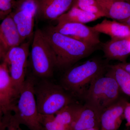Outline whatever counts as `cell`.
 I'll list each match as a JSON object with an SVG mask.
<instances>
[{
  "label": "cell",
  "instance_id": "31",
  "mask_svg": "<svg viewBox=\"0 0 130 130\" xmlns=\"http://www.w3.org/2000/svg\"><path fill=\"white\" fill-rule=\"evenodd\" d=\"M0 109H3V110H4V112H5V110H4V109H3V108L2 107L0 106Z\"/></svg>",
  "mask_w": 130,
  "mask_h": 130
},
{
  "label": "cell",
  "instance_id": "30",
  "mask_svg": "<svg viewBox=\"0 0 130 130\" xmlns=\"http://www.w3.org/2000/svg\"><path fill=\"white\" fill-rule=\"evenodd\" d=\"M85 130H101L100 129H96V128H91Z\"/></svg>",
  "mask_w": 130,
  "mask_h": 130
},
{
  "label": "cell",
  "instance_id": "24",
  "mask_svg": "<svg viewBox=\"0 0 130 130\" xmlns=\"http://www.w3.org/2000/svg\"><path fill=\"white\" fill-rule=\"evenodd\" d=\"M13 104L10 100L0 94V106L4 109L5 112L10 111Z\"/></svg>",
  "mask_w": 130,
  "mask_h": 130
},
{
  "label": "cell",
  "instance_id": "26",
  "mask_svg": "<svg viewBox=\"0 0 130 130\" xmlns=\"http://www.w3.org/2000/svg\"><path fill=\"white\" fill-rule=\"evenodd\" d=\"M118 64L130 73V63L124 62L119 63Z\"/></svg>",
  "mask_w": 130,
  "mask_h": 130
},
{
  "label": "cell",
  "instance_id": "1",
  "mask_svg": "<svg viewBox=\"0 0 130 130\" xmlns=\"http://www.w3.org/2000/svg\"><path fill=\"white\" fill-rule=\"evenodd\" d=\"M56 57V67L67 68L95 51L93 46L48 28L43 31Z\"/></svg>",
  "mask_w": 130,
  "mask_h": 130
},
{
  "label": "cell",
  "instance_id": "5",
  "mask_svg": "<svg viewBox=\"0 0 130 130\" xmlns=\"http://www.w3.org/2000/svg\"><path fill=\"white\" fill-rule=\"evenodd\" d=\"M32 40L30 55L33 74L42 79H46L53 75L56 67V57L41 30L36 29Z\"/></svg>",
  "mask_w": 130,
  "mask_h": 130
},
{
  "label": "cell",
  "instance_id": "3",
  "mask_svg": "<svg viewBox=\"0 0 130 130\" xmlns=\"http://www.w3.org/2000/svg\"><path fill=\"white\" fill-rule=\"evenodd\" d=\"M34 92L39 113L55 115L67 105L75 102L73 95L61 85L42 79L35 83Z\"/></svg>",
  "mask_w": 130,
  "mask_h": 130
},
{
  "label": "cell",
  "instance_id": "4",
  "mask_svg": "<svg viewBox=\"0 0 130 130\" xmlns=\"http://www.w3.org/2000/svg\"><path fill=\"white\" fill-rule=\"evenodd\" d=\"M108 66L97 59L90 60L71 68L61 79V86L72 94L81 97L84 87L94 79L103 76Z\"/></svg>",
  "mask_w": 130,
  "mask_h": 130
},
{
  "label": "cell",
  "instance_id": "14",
  "mask_svg": "<svg viewBox=\"0 0 130 130\" xmlns=\"http://www.w3.org/2000/svg\"><path fill=\"white\" fill-rule=\"evenodd\" d=\"M105 17L118 21L125 20L130 17V3L124 0H95Z\"/></svg>",
  "mask_w": 130,
  "mask_h": 130
},
{
  "label": "cell",
  "instance_id": "18",
  "mask_svg": "<svg viewBox=\"0 0 130 130\" xmlns=\"http://www.w3.org/2000/svg\"><path fill=\"white\" fill-rule=\"evenodd\" d=\"M0 94L13 103L19 96L13 86L7 66L4 63L0 64Z\"/></svg>",
  "mask_w": 130,
  "mask_h": 130
},
{
  "label": "cell",
  "instance_id": "32",
  "mask_svg": "<svg viewBox=\"0 0 130 130\" xmlns=\"http://www.w3.org/2000/svg\"><path fill=\"white\" fill-rule=\"evenodd\" d=\"M124 1H126L127 2L130 3V0H124Z\"/></svg>",
  "mask_w": 130,
  "mask_h": 130
},
{
  "label": "cell",
  "instance_id": "21",
  "mask_svg": "<svg viewBox=\"0 0 130 130\" xmlns=\"http://www.w3.org/2000/svg\"><path fill=\"white\" fill-rule=\"evenodd\" d=\"M39 119L40 123L45 130H70L58 122L55 115H46L39 113Z\"/></svg>",
  "mask_w": 130,
  "mask_h": 130
},
{
  "label": "cell",
  "instance_id": "22",
  "mask_svg": "<svg viewBox=\"0 0 130 130\" xmlns=\"http://www.w3.org/2000/svg\"><path fill=\"white\" fill-rule=\"evenodd\" d=\"M11 111L4 113L0 124V130H23Z\"/></svg>",
  "mask_w": 130,
  "mask_h": 130
},
{
  "label": "cell",
  "instance_id": "16",
  "mask_svg": "<svg viewBox=\"0 0 130 130\" xmlns=\"http://www.w3.org/2000/svg\"><path fill=\"white\" fill-rule=\"evenodd\" d=\"M94 31L108 35L111 39H121L130 37V28L116 20L105 19L91 27Z\"/></svg>",
  "mask_w": 130,
  "mask_h": 130
},
{
  "label": "cell",
  "instance_id": "8",
  "mask_svg": "<svg viewBox=\"0 0 130 130\" xmlns=\"http://www.w3.org/2000/svg\"><path fill=\"white\" fill-rule=\"evenodd\" d=\"M50 28L54 31L93 46L96 47L101 43L100 33L94 31L91 27L84 24L68 22L58 23L55 26Z\"/></svg>",
  "mask_w": 130,
  "mask_h": 130
},
{
  "label": "cell",
  "instance_id": "33",
  "mask_svg": "<svg viewBox=\"0 0 130 130\" xmlns=\"http://www.w3.org/2000/svg\"><path fill=\"white\" fill-rule=\"evenodd\" d=\"M124 130H128V129H126Z\"/></svg>",
  "mask_w": 130,
  "mask_h": 130
},
{
  "label": "cell",
  "instance_id": "7",
  "mask_svg": "<svg viewBox=\"0 0 130 130\" xmlns=\"http://www.w3.org/2000/svg\"><path fill=\"white\" fill-rule=\"evenodd\" d=\"M30 40L8 50L3 56V62L7 66L13 86L18 94L26 79Z\"/></svg>",
  "mask_w": 130,
  "mask_h": 130
},
{
  "label": "cell",
  "instance_id": "27",
  "mask_svg": "<svg viewBox=\"0 0 130 130\" xmlns=\"http://www.w3.org/2000/svg\"><path fill=\"white\" fill-rule=\"evenodd\" d=\"M120 22L128 26H129L130 28V17H129L127 19L125 20H124V21Z\"/></svg>",
  "mask_w": 130,
  "mask_h": 130
},
{
  "label": "cell",
  "instance_id": "10",
  "mask_svg": "<svg viewBox=\"0 0 130 130\" xmlns=\"http://www.w3.org/2000/svg\"><path fill=\"white\" fill-rule=\"evenodd\" d=\"M102 113L97 108L85 103L82 105L71 130H85L91 128L100 129Z\"/></svg>",
  "mask_w": 130,
  "mask_h": 130
},
{
  "label": "cell",
  "instance_id": "6",
  "mask_svg": "<svg viewBox=\"0 0 130 130\" xmlns=\"http://www.w3.org/2000/svg\"><path fill=\"white\" fill-rule=\"evenodd\" d=\"M120 88L113 78L98 77L90 83L88 88L81 96L85 103L94 106L103 112L120 97Z\"/></svg>",
  "mask_w": 130,
  "mask_h": 130
},
{
  "label": "cell",
  "instance_id": "19",
  "mask_svg": "<svg viewBox=\"0 0 130 130\" xmlns=\"http://www.w3.org/2000/svg\"><path fill=\"white\" fill-rule=\"evenodd\" d=\"M105 76L113 78L118 84L120 90L130 96V73L118 64L108 66Z\"/></svg>",
  "mask_w": 130,
  "mask_h": 130
},
{
  "label": "cell",
  "instance_id": "12",
  "mask_svg": "<svg viewBox=\"0 0 130 130\" xmlns=\"http://www.w3.org/2000/svg\"><path fill=\"white\" fill-rule=\"evenodd\" d=\"M10 14L23 41L31 37L34 34L35 19L37 12L26 8H15Z\"/></svg>",
  "mask_w": 130,
  "mask_h": 130
},
{
  "label": "cell",
  "instance_id": "13",
  "mask_svg": "<svg viewBox=\"0 0 130 130\" xmlns=\"http://www.w3.org/2000/svg\"><path fill=\"white\" fill-rule=\"evenodd\" d=\"M23 42L13 19L9 14L0 24V43L5 54L10 49Z\"/></svg>",
  "mask_w": 130,
  "mask_h": 130
},
{
  "label": "cell",
  "instance_id": "23",
  "mask_svg": "<svg viewBox=\"0 0 130 130\" xmlns=\"http://www.w3.org/2000/svg\"><path fill=\"white\" fill-rule=\"evenodd\" d=\"M16 1L15 0H0V10L7 16L14 9Z\"/></svg>",
  "mask_w": 130,
  "mask_h": 130
},
{
  "label": "cell",
  "instance_id": "29",
  "mask_svg": "<svg viewBox=\"0 0 130 130\" xmlns=\"http://www.w3.org/2000/svg\"><path fill=\"white\" fill-rule=\"evenodd\" d=\"M4 111L3 109H0V124L2 121L3 116L4 114Z\"/></svg>",
  "mask_w": 130,
  "mask_h": 130
},
{
  "label": "cell",
  "instance_id": "2",
  "mask_svg": "<svg viewBox=\"0 0 130 130\" xmlns=\"http://www.w3.org/2000/svg\"><path fill=\"white\" fill-rule=\"evenodd\" d=\"M36 80L33 76L26 77L20 90L18 100L11 111L21 125L30 130H45L40 123L34 92Z\"/></svg>",
  "mask_w": 130,
  "mask_h": 130
},
{
  "label": "cell",
  "instance_id": "28",
  "mask_svg": "<svg viewBox=\"0 0 130 130\" xmlns=\"http://www.w3.org/2000/svg\"><path fill=\"white\" fill-rule=\"evenodd\" d=\"M4 55H5V53L0 43V60L2 58H3Z\"/></svg>",
  "mask_w": 130,
  "mask_h": 130
},
{
  "label": "cell",
  "instance_id": "9",
  "mask_svg": "<svg viewBox=\"0 0 130 130\" xmlns=\"http://www.w3.org/2000/svg\"><path fill=\"white\" fill-rule=\"evenodd\" d=\"M129 102L121 97L103 111L101 118V130H118L121 125L125 108Z\"/></svg>",
  "mask_w": 130,
  "mask_h": 130
},
{
  "label": "cell",
  "instance_id": "17",
  "mask_svg": "<svg viewBox=\"0 0 130 130\" xmlns=\"http://www.w3.org/2000/svg\"><path fill=\"white\" fill-rule=\"evenodd\" d=\"M101 18L95 14H91L75 7H72L68 11L56 20L58 23H74L85 24Z\"/></svg>",
  "mask_w": 130,
  "mask_h": 130
},
{
  "label": "cell",
  "instance_id": "20",
  "mask_svg": "<svg viewBox=\"0 0 130 130\" xmlns=\"http://www.w3.org/2000/svg\"><path fill=\"white\" fill-rule=\"evenodd\" d=\"M82 106V105L75 102L67 105L55 115L56 119L61 124L71 130Z\"/></svg>",
  "mask_w": 130,
  "mask_h": 130
},
{
  "label": "cell",
  "instance_id": "11",
  "mask_svg": "<svg viewBox=\"0 0 130 130\" xmlns=\"http://www.w3.org/2000/svg\"><path fill=\"white\" fill-rule=\"evenodd\" d=\"M74 0H37V17L56 20L72 7Z\"/></svg>",
  "mask_w": 130,
  "mask_h": 130
},
{
  "label": "cell",
  "instance_id": "25",
  "mask_svg": "<svg viewBox=\"0 0 130 130\" xmlns=\"http://www.w3.org/2000/svg\"><path fill=\"white\" fill-rule=\"evenodd\" d=\"M124 116L126 120V126L130 127V102H128L126 106Z\"/></svg>",
  "mask_w": 130,
  "mask_h": 130
},
{
  "label": "cell",
  "instance_id": "15",
  "mask_svg": "<svg viewBox=\"0 0 130 130\" xmlns=\"http://www.w3.org/2000/svg\"><path fill=\"white\" fill-rule=\"evenodd\" d=\"M106 58L109 60H118L122 63L130 54V37L121 39H111L103 46Z\"/></svg>",
  "mask_w": 130,
  "mask_h": 130
}]
</instances>
